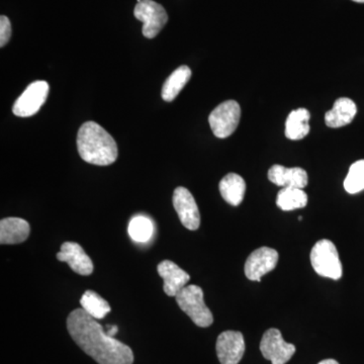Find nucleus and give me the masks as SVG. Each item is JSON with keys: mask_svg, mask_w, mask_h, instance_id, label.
<instances>
[{"mask_svg": "<svg viewBox=\"0 0 364 364\" xmlns=\"http://www.w3.org/2000/svg\"><path fill=\"white\" fill-rule=\"evenodd\" d=\"M117 331H119V328L116 325L107 326V334L111 337H114V335L117 334Z\"/></svg>", "mask_w": 364, "mask_h": 364, "instance_id": "nucleus-25", "label": "nucleus"}, {"mask_svg": "<svg viewBox=\"0 0 364 364\" xmlns=\"http://www.w3.org/2000/svg\"><path fill=\"white\" fill-rule=\"evenodd\" d=\"M352 1L358 2V4H364V0H352Z\"/></svg>", "mask_w": 364, "mask_h": 364, "instance_id": "nucleus-27", "label": "nucleus"}, {"mask_svg": "<svg viewBox=\"0 0 364 364\" xmlns=\"http://www.w3.org/2000/svg\"><path fill=\"white\" fill-rule=\"evenodd\" d=\"M11 25L6 16H0V47H4L11 40Z\"/></svg>", "mask_w": 364, "mask_h": 364, "instance_id": "nucleus-24", "label": "nucleus"}, {"mask_svg": "<svg viewBox=\"0 0 364 364\" xmlns=\"http://www.w3.org/2000/svg\"><path fill=\"white\" fill-rule=\"evenodd\" d=\"M301 220H303V217H301V215H299V221H301Z\"/></svg>", "mask_w": 364, "mask_h": 364, "instance_id": "nucleus-28", "label": "nucleus"}, {"mask_svg": "<svg viewBox=\"0 0 364 364\" xmlns=\"http://www.w3.org/2000/svg\"><path fill=\"white\" fill-rule=\"evenodd\" d=\"M318 364H339L335 359H325V360L321 361Z\"/></svg>", "mask_w": 364, "mask_h": 364, "instance_id": "nucleus-26", "label": "nucleus"}, {"mask_svg": "<svg viewBox=\"0 0 364 364\" xmlns=\"http://www.w3.org/2000/svg\"><path fill=\"white\" fill-rule=\"evenodd\" d=\"M344 188L350 195L364 191V160H358L351 165L344 181Z\"/></svg>", "mask_w": 364, "mask_h": 364, "instance_id": "nucleus-23", "label": "nucleus"}, {"mask_svg": "<svg viewBox=\"0 0 364 364\" xmlns=\"http://www.w3.org/2000/svg\"><path fill=\"white\" fill-rule=\"evenodd\" d=\"M67 329L74 342L98 364H133L130 347L109 336L82 308L69 314Z\"/></svg>", "mask_w": 364, "mask_h": 364, "instance_id": "nucleus-1", "label": "nucleus"}, {"mask_svg": "<svg viewBox=\"0 0 364 364\" xmlns=\"http://www.w3.org/2000/svg\"><path fill=\"white\" fill-rule=\"evenodd\" d=\"M49 95V85L46 81L39 80L31 83L23 95L16 100L13 112L16 117H28L37 114L47 100Z\"/></svg>", "mask_w": 364, "mask_h": 364, "instance_id": "nucleus-7", "label": "nucleus"}, {"mask_svg": "<svg viewBox=\"0 0 364 364\" xmlns=\"http://www.w3.org/2000/svg\"><path fill=\"white\" fill-rule=\"evenodd\" d=\"M310 112L306 109H294L289 114L286 123V136L289 140L298 141L310 133Z\"/></svg>", "mask_w": 364, "mask_h": 364, "instance_id": "nucleus-18", "label": "nucleus"}, {"mask_svg": "<svg viewBox=\"0 0 364 364\" xmlns=\"http://www.w3.org/2000/svg\"><path fill=\"white\" fill-rule=\"evenodd\" d=\"M260 350L264 358L272 364H286L296 352V346L284 341L279 330L272 328L263 335Z\"/></svg>", "mask_w": 364, "mask_h": 364, "instance_id": "nucleus-8", "label": "nucleus"}, {"mask_svg": "<svg viewBox=\"0 0 364 364\" xmlns=\"http://www.w3.org/2000/svg\"><path fill=\"white\" fill-rule=\"evenodd\" d=\"M136 20L143 21L142 32L147 39H154L168 21V16L161 4L153 0H141L134 9Z\"/></svg>", "mask_w": 364, "mask_h": 364, "instance_id": "nucleus-6", "label": "nucleus"}, {"mask_svg": "<svg viewBox=\"0 0 364 364\" xmlns=\"http://www.w3.org/2000/svg\"><path fill=\"white\" fill-rule=\"evenodd\" d=\"M77 149L85 162L98 166L111 165L119 156L114 139L95 122H86L79 129Z\"/></svg>", "mask_w": 364, "mask_h": 364, "instance_id": "nucleus-2", "label": "nucleus"}, {"mask_svg": "<svg viewBox=\"0 0 364 364\" xmlns=\"http://www.w3.org/2000/svg\"><path fill=\"white\" fill-rule=\"evenodd\" d=\"M308 196L301 188H282L277 193V205L284 212L305 208Z\"/></svg>", "mask_w": 364, "mask_h": 364, "instance_id": "nucleus-20", "label": "nucleus"}, {"mask_svg": "<svg viewBox=\"0 0 364 364\" xmlns=\"http://www.w3.org/2000/svg\"><path fill=\"white\" fill-rule=\"evenodd\" d=\"M128 231L134 241L145 243L152 238L154 227L149 218L145 215H136L131 220Z\"/></svg>", "mask_w": 364, "mask_h": 364, "instance_id": "nucleus-22", "label": "nucleus"}, {"mask_svg": "<svg viewBox=\"0 0 364 364\" xmlns=\"http://www.w3.org/2000/svg\"><path fill=\"white\" fill-rule=\"evenodd\" d=\"M279 253L274 249H256L246 260V277L252 282H260L261 277L274 269L279 262Z\"/></svg>", "mask_w": 364, "mask_h": 364, "instance_id": "nucleus-10", "label": "nucleus"}, {"mask_svg": "<svg viewBox=\"0 0 364 364\" xmlns=\"http://www.w3.org/2000/svg\"><path fill=\"white\" fill-rule=\"evenodd\" d=\"M176 299L181 310L198 327H210L214 322L213 314L203 301L202 287L195 284L183 287Z\"/></svg>", "mask_w": 364, "mask_h": 364, "instance_id": "nucleus-3", "label": "nucleus"}, {"mask_svg": "<svg viewBox=\"0 0 364 364\" xmlns=\"http://www.w3.org/2000/svg\"><path fill=\"white\" fill-rule=\"evenodd\" d=\"M191 77V70L188 66L178 67L176 71L172 72L171 75L163 85L161 91L163 100L167 102H173Z\"/></svg>", "mask_w": 364, "mask_h": 364, "instance_id": "nucleus-19", "label": "nucleus"}, {"mask_svg": "<svg viewBox=\"0 0 364 364\" xmlns=\"http://www.w3.org/2000/svg\"><path fill=\"white\" fill-rule=\"evenodd\" d=\"M268 179L273 184L282 188H296L304 189L308 186V173L306 170L294 167L287 168L282 165H273L268 171Z\"/></svg>", "mask_w": 364, "mask_h": 364, "instance_id": "nucleus-14", "label": "nucleus"}, {"mask_svg": "<svg viewBox=\"0 0 364 364\" xmlns=\"http://www.w3.org/2000/svg\"><path fill=\"white\" fill-rule=\"evenodd\" d=\"M218 358L221 364H238L245 352V341L242 333L237 331H225L218 337Z\"/></svg>", "mask_w": 364, "mask_h": 364, "instance_id": "nucleus-11", "label": "nucleus"}, {"mask_svg": "<svg viewBox=\"0 0 364 364\" xmlns=\"http://www.w3.org/2000/svg\"><path fill=\"white\" fill-rule=\"evenodd\" d=\"M241 117V107L235 100H227L210 112L208 123L213 133L220 139H226L236 131Z\"/></svg>", "mask_w": 364, "mask_h": 364, "instance_id": "nucleus-5", "label": "nucleus"}, {"mask_svg": "<svg viewBox=\"0 0 364 364\" xmlns=\"http://www.w3.org/2000/svg\"><path fill=\"white\" fill-rule=\"evenodd\" d=\"M356 112L358 107L353 100L348 97L338 98L331 111L326 112L325 123L329 128H341L353 121Z\"/></svg>", "mask_w": 364, "mask_h": 364, "instance_id": "nucleus-16", "label": "nucleus"}, {"mask_svg": "<svg viewBox=\"0 0 364 364\" xmlns=\"http://www.w3.org/2000/svg\"><path fill=\"white\" fill-rule=\"evenodd\" d=\"M314 270L323 277L338 280L342 277V264L336 246L330 240L318 241L311 251Z\"/></svg>", "mask_w": 364, "mask_h": 364, "instance_id": "nucleus-4", "label": "nucleus"}, {"mask_svg": "<svg viewBox=\"0 0 364 364\" xmlns=\"http://www.w3.org/2000/svg\"><path fill=\"white\" fill-rule=\"evenodd\" d=\"M30 224L21 218H6L0 221V243L14 245L25 242L30 236Z\"/></svg>", "mask_w": 364, "mask_h": 364, "instance_id": "nucleus-15", "label": "nucleus"}, {"mask_svg": "<svg viewBox=\"0 0 364 364\" xmlns=\"http://www.w3.org/2000/svg\"><path fill=\"white\" fill-rule=\"evenodd\" d=\"M222 198L234 207L241 205L246 193V182L236 173H229L223 177L219 184Z\"/></svg>", "mask_w": 364, "mask_h": 364, "instance_id": "nucleus-17", "label": "nucleus"}, {"mask_svg": "<svg viewBox=\"0 0 364 364\" xmlns=\"http://www.w3.org/2000/svg\"><path fill=\"white\" fill-rule=\"evenodd\" d=\"M157 272L164 280L163 289L168 296H176L191 280V275L170 260L162 261L157 267Z\"/></svg>", "mask_w": 364, "mask_h": 364, "instance_id": "nucleus-13", "label": "nucleus"}, {"mask_svg": "<svg viewBox=\"0 0 364 364\" xmlns=\"http://www.w3.org/2000/svg\"><path fill=\"white\" fill-rule=\"evenodd\" d=\"M80 305L88 315L97 320H102L112 311L109 304L93 291H86L83 294Z\"/></svg>", "mask_w": 364, "mask_h": 364, "instance_id": "nucleus-21", "label": "nucleus"}, {"mask_svg": "<svg viewBox=\"0 0 364 364\" xmlns=\"http://www.w3.org/2000/svg\"><path fill=\"white\" fill-rule=\"evenodd\" d=\"M172 202L181 224L191 231L198 230L200 225V210L191 191L179 186L174 191Z\"/></svg>", "mask_w": 364, "mask_h": 364, "instance_id": "nucleus-9", "label": "nucleus"}, {"mask_svg": "<svg viewBox=\"0 0 364 364\" xmlns=\"http://www.w3.org/2000/svg\"><path fill=\"white\" fill-rule=\"evenodd\" d=\"M57 259L66 262L74 272L80 275H90L93 272V263L83 248L75 242H65L57 253Z\"/></svg>", "mask_w": 364, "mask_h": 364, "instance_id": "nucleus-12", "label": "nucleus"}]
</instances>
